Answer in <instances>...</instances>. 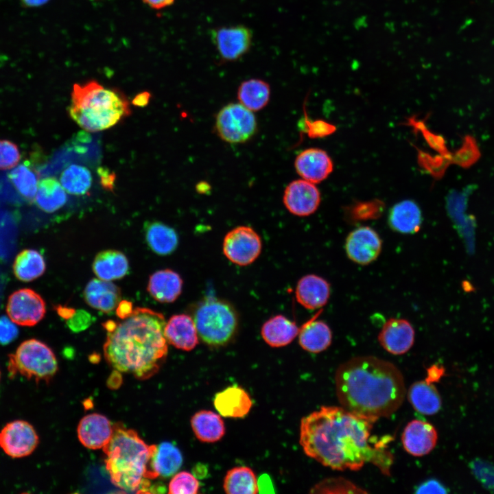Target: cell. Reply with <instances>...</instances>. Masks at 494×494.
<instances>
[{
    "mask_svg": "<svg viewBox=\"0 0 494 494\" xmlns=\"http://www.w3.org/2000/svg\"><path fill=\"white\" fill-rule=\"evenodd\" d=\"M445 372L443 367L438 365H433L427 370L426 380L430 383L438 381Z\"/></svg>",
    "mask_w": 494,
    "mask_h": 494,
    "instance_id": "49",
    "label": "cell"
},
{
    "mask_svg": "<svg viewBox=\"0 0 494 494\" xmlns=\"http://www.w3.org/2000/svg\"><path fill=\"white\" fill-rule=\"evenodd\" d=\"M128 267L126 255L115 250L99 252L93 263V270L96 276L100 279L109 281L124 277Z\"/></svg>",
    "mask_w": 494,
    "mask_h": 494,
    "instance_id": "28",
    "label": "cell"
},
{
    "mask_svg": "<svg viewBox=\"0 0 494 494\" xmlns=\"http://www.w3.org/2000/svg\"><path fill=\"white\" fill-rule=\"evenodd\" d=\"M329 282L316 274H307L298 282L295 294L299 304L307 309L314 310L327 304L330 296Z\"/></svg>",
    "mask_w": 494,
    "mask_h": 494,
    "instance_id": "19",
    "label": "cell"
},
{
    "mask_svg": "<svg viewBox=\"0 0 494 494\" xmlns=\"http://www.w3.org/2000/svg\"><path fill=\"white\" fill-rule=\"evenodd\" d=\"M344 248L350 260L359 265L366 266L375 261L379 256L382 240L373 228L360 226L349 233Z\"/></svg>",
    "mask_w": 494,
    "mask_h": 494,
    "instance_id": "13",
    "label": "cell"
},
{
    "mask_svg": "<svg viewBox=\"0 0 494 494\" xmlns=\"http://www.w3.org/2000/svg\"><path fill=\"white\" fill-rule=\"evenodd\" d=\"M283 201L292 214L304 217L313 214L320 203V193L314 183L304 179L295 180L286 187Z\"/></svg>",
    "mask_w": 494,
    "mask_h": 494,
    "instance_id": "14",
    "label": "cell"
},
{
    "mask_svg": "<svg viewBox=\"0 0 494 494\" xmlns=\"http://www.w3.org/2000/svg\"><path fill=\"white\" fill-rule=\"evenodd\" d=\"M133 311L132 304L128 301H119L117 306L116 314L121 320L129 316Z\"/></svg>",
    "mask_w": 494,
    "mask_h": 494,
    "instance_id": "48",
    "label": "cell"
},
{
    "mask_svg": "<svg viewBox=\"0 0 494 494\" xmlns=\"http://www.w3.org/2000/svg\"><path fill=\"white\" fill-rule=\"evenodd\" d=\"M213 404L222 416L243 418L250 412L252 402L244 388L232 386L216 393Z\"/></svg>",
    "mask_w": 494,
    "mask_h": 494,
    "instance_id": "21",
    "label": "cell"
},
{
    "mask_svg": "<svg viewBox=\"0 0 494 494\" xmlns=\"http://www.w3.org/2000/svg\"><path fill=\"white\" fill-rule=\"evenodd\" d=\"M446 488L436 480H430L419 485L416 493H446Z\"/></svg>",
    "mask_w": 494,
    "mask_h": 494,
    "instance_id": "46",
    "label": "cell"
},
{
    "mask_svg": "<svg viewBox=\"0 0 494 494\" xmlns=\"http://www.w3.org/2000/svg\"><path fill=\"white\" fill-rule=\"evenodd\" d=\"M474 475L484 486L494 491V467L489 463L476 460L471 462Z\"/></svg>",
    "mask_w": 494,
    "mask_h": 494,
    "instance_id": "42",
    "label": "cell"
},
{
    "mask_svg": "<svg viewBox=\"0 0 494 494\" xmlns=\"http://www.w3.org/2000/svg\"><path fill=\"white\" fill-rule=\"evenodd\" d=\"M102 449L106 469L116 486L128 492H149L150 480L157 478L151 467L156 445H148L134 430L116 424Z\"/></svg>",
    "mask_w": 494,
    "mask_h": 494,
    "instance_id": "4",
    "label": "cell"
},
{
    "mask_svg": "<svg viewBox=\"0 0 494 494\" xmlns=\"http://www.w3.org/2000/svg\"><path fill=\"white\" fill-rule=\"evenodd\" d=\"M414 336V329L408 320L392 318L384 324L378 335V341L387 352L399 355L411 349Z\"/></svg>",
    "mask_w": 494,
    "mask_h": 494,
    "instance_id": "15",
    "label": "cell"
},
{
    "mask_svg": "<svg viewBox=\"0 0 494 494\" xmlns=\"http://www.w3.org/2000/svg\"><path fill=\"white\" fill-rule=\"evenodd\" d=\"M300 329L295 322L283 315H277L263 325L261 333L268 345L281 347L290 344L298 335Z\"/></svg>",
    "mask_w": 494,
    "mask_h": 494,
    "instance_id": "26",
    "label": "cell"
},
{
    "mask_svg": "<svg viewBox=\"0 0 494 494\" xmlns=\"http://www.w3.org/2000/svg\"><path fill=\"white\" fill-rule=\"evenodd\" d=\"M294 167L303 179L312 183L325 180L333 171V162L328 154L319 148H309L296 158Z\"/></svg>",
    "mask_w": 494,
    "mask_h": 494,
    "instance_id": "17",
    "label": "cell"
},
{
    "mask_svg": "<svg viewBox=\"0 0 494 494\" xmlns=\"http://www.w3.org/2000/svg\"><path fill=\"white\" fill-rule=\"evenodd\" d=\"M78 437L86 448H103L110 440L113 425L105 416L98 413L89 414L81 419L78 425Z\"/></svg>",
    "mask_w": 494,
    "mask_h": 494,
    "instance_id": "18",
    "label": "cell"
},
{
    "mask_svg": "<svg viewBox=\"0 0 494 494\" xmlns=\"http://www.w3.org/2000/svg\"><path fill=\"white\" fill-rule=\"evenodd\" d=\"M26 7H37L46 3L49 0H20Z\"/></svg>",
    "mask_w": 494,
    "mask_h": 494,
    "instance_id": "53",
    "label": "cell"
},
{
    "mask_svg": "<svg viewBox=\"0 0 494 494\" xmlns=\"http://www.w3.org/2000/svg\"><path fill=\"white\" fill-rule=\"evenodd\" d=\"M438 434L435 427L428 422L412 420L403 430L401 441L405 450L413 456H423L435 447Z\"/></svg>",
    "mask_w": 494,
    "mask_h": 494,
    "instance_id": "16",
    "label": "cell"
},
{
    "mask_svg": "<svg viewBox=\"0 0 494 494\" xmlns=\"http://www.w3.org/2000/svg\"><path fill=\"white\" fill-rule=\"evenodd\" d=\"M384 208V202L378 200L356 202L349 209V217L354 221L377 219L382 214Z\"/></svg>",
    "mask_w": 494,
    "mask_h": 494,
    "instance_id": "39",
    "label": "cell"
},
{
    "mask_svg": "<svg viewBox=\"0 0 494 494\" xmlns=\"http://www.w3.org/2000/svg\"><path fill=\"white\" fill-rule=\"evenodd\" d=\"M200 484L196 478L188 471L176 473L170 480L168 493L171 494H196Z\"/></svg>",
    "mask_w": 494,
    "mask_h": 494,
    "instance_id": "40",
    "label": "cell"
},
{
    "mask_svg": "<svg viewBox=\"0 0 494 494\" xmlns=\"http://www.w3.org/2000/svg\"><path fill=\"white\" fill-rule=\"evenodd\" d=\"M408 399L416 411L425 415H433L441 408V398L437 389L426 379L410 386Z\"/></svg>",
    "mask_w": 494,
    "mask_h": 494,
    "instance_id": "27",
    "label": "cell"
},
{
    "mask_svg": "<svg viewBox=\"0 0 494 494\" xmlns=\"http://www.w3.org/2000/svg\"><path fill=\"white\" fill-rule=\"evenodd\" d=\"M45 261L42 255L34 249H25L16 257L13 272L20 281L30 282L40 277L45 271Z\"/></svg>",
    "mask_w": 494,
    "mask_h": 494,
    "instance_id": "34",
    "label": "cell"
},
{
    "mask_svg": "<svg viewBox=\"0 0 494 494\" xmlns=\"http://www.w3.org/2000/svg\"><path fill=\"white\" fill-rule=\"evenodd\" d=\"M164 316L149 308L137 307L119 322L108 320L104 344L106 361L117 370L139 379L152 377L167 354Z\"/></svg>",
    "mask_w": 494,
    "mask_h": 494,
    "instance_id": "3",
    "label": "cell"
},
{
    "mask_svg": "<svg viewBox=\"0 0 494 494\" xmlns=\"http://www.w3.org/2000/svg\"><path fill=\"white\" fill-rule=\"evenodd\" d=\"M270 97V85L260 79L245 80L238 87L237 98L239 103L252 112L263 108L268 104Z\"/></svg>",
    "mask_w": 494,
    "mask_h": 494,
    "instance_id": "33",
    "label": "cell"
},
{
    "mask_svg": "<svg viewBox=\"0 0 494 494\" xmlns=\"http://www.w3.org/2000/svg\"><path fill=\"white\" fill-rule=\"evenodd\" d=\"M19 335L15 323L6 316L0 317V344L6 345L13 342Z\"/></svg>",
    "mask_w": 494,
    "mask_h": 494,
    "instance_id": "43",
    "label": "cell"
},
{
    "mask_svg": "<svg viewBox=\"0 0 494 494\" xmlns=\"http://www.w3.org/2000/svg\"><path fill=\"white\" fill-rule=\"evenodd\" d=\"M311 493H366L367 491L362 489L351 481L343 478H332L323 480L315 485Z\"/></svg>",
    "mask_w": 494,
    "mask_h": 494,
    "instance_id": "38",
    "label": "cell"
},
{
    "mask_svg": "<svg viewBox=\"0 0 494 494\" xmlns=\"http://www.w3.org/2000/svg\"><path fill=\"white\" fill-rule=\"evenodd\" d=\"M145 233L148 246L158 255H169L178 246V237L176 232L162 222H148L145 225Z\"/></svg>",
    "mask_w": 494,
    "mask_h": 494,
    "instance_id": "31",
    "label": "cell"
},
{
    "mask_svg": "<svg viewBox=\"0 0 494 494\" xmlns=\"http://www.w3.org/2000/svg\"><path fill=\"white\" fill-rule=\"evenodd\" d=\"M223 488L228 494H256L259 492L254 471L248 467H236L228 470Z\"/></svg>",
    "mask_w": 494,
    "mask_h": 494,
    "instance_id": "35",
    "label": "cell"
},
{
    "mask_svg": "<svg viewBox=\"0 0 494 494\" xmlns=\"http://www.w3.org/2000/svg\"><path fill=\"white\" fill-rule=\"evenodd\" d=\"M308 134L311 137H322L330 134L333 130V127L325 121L317 120L307 124Z\"/></svg>",
    "mask_w": 494,
    "mask_h": 494,
    "instance_id": "45",
    "label": "cell"
},
{
    "mask_svg": "<svg viewBox=\"0 0 494 494\" xmlns=\"http://www.w3.org/2000/svg\"><path fill=\"white\" fill-rule=\"evenodd\" d=\"M182 287L183 280L180 275L170 269H165L150 276L148 291L158 302L172 303L179 296Z\"/></svg>",
    "mask_w": 494,
    "mask_h": 494,
    "instance_id": "24",
    "label": "cell"
},
{
    "mask_svg": "<svg viewBox=\"0 0 494 494\" xmlns=\"http://www.w3.org/2000/svg\"><path fill=\"white\" fill-rule=\"evenodd\" d=\"M256 118L252 111L240 103L224 106L217 114L215 130L224 141L241 143L248 141L256 132Z\"/></svg>",
    "mask_w": 494,
    "mask_h": 494,
    "instance_id": "8",
    "label": "cell"
},
{
    "mask_svg": "<svg viewBox=\"0 0 494 494\" xmlns=\"http://www.w3.org/2000/svg\"><path fill=\"white\" fill-rule=\"evenodd\" d=\"M422 213L414 201L405 200L394 204L390 209L388 222L390 228L401 234H414L421 226Z\"/></svg>",
    "mask_w": 494,
    "mask_h": 494,
    "instance_id": "22",
    "label": "cell"
},
{
    "mask_svg": "<svg viewBox=\"0 0 494 494\" xmlns=\"http://www.w3.org/2000/svg\"><path fill=\"white\" fill-rule=\"evenodd\" d=\"M97 172L100 177L102 185L106 189L112 190L114 187L115 175L111 173L109 169L103 167L98 168Z\"/></svg>",
    "mask_w": 494,
    "mask_h": 494,
    "instance_id": "47",
    "label": "cell"
},
{
    "mask_svg": "<svg viewBox=\"0 0 494 494\" xmlns=\"http://www.w3.org/2000/svg\"><path fill=\"white\" fill-rule=\"evenodd\" d=\"M84 296L86 302L93 308L109 313L119 304L121 291L109 281L93 279L85 287Z\"/></svg>",
    "mask_w": 494,
    "mask_h": 494,
    "instance_id": "23",
    "label": "cell"
},
{
    "mask_svg": "<svg viewBox=\"0 0 494 494\" xmlns=\"http://www.w3.org/2000/svg\"><path fill=\"white\" fill-rule=\"evenodd\" d=\"M193 320L202 340L214 346L227 344L238 327V317L233 306L213 296H208L198 304Z\"/></svg>",
    "mask_w": 494,
    "mask_h": 494,
    "instance_id": "6",
    "label": "cell"
},
{
    "mask_svg": "<svg viewBox=\"0 0 494 494\" xmlns=\"http://www.w3.org/2000/svg\"><path fill=\"white\" fill-rule=\"evenodd\" d=\"M6 312L15 324L32 327L45 316V302L34 290L30 288L20 289L9 296Z\"/></svg>",
    "mask_w": 494,
    "mask_h": 494,
    "instance_id": "11",
    "label": "cell"
},
{
    "mask_svg": "<svg viewBox=\"0 0 494 494\" xmlns=\"http://www.w3.org/2000/svg\"><path fill=\"white\" fill-rule=\"evenodd\" d=\"M321 311L314 318L303 324L300 329L298 342L305 351L318 353L326 350L332 341V331L322 320H316Z\"/></svg>",
    "mask_w": 494,
    "mask_h": 494,
    "instance_id": "25",
    "label": "cell"
},
{
    "mask_svg": "<svg viewBox=\"0 0 494 494\" xmlns=\"http://www.w3.org/2000/svg\"><path fill=\"white\" fill-rule=\"evenodd\" d=\"M164 335L169 343L186 351L193 349L198 343L195 322L187 314L172 316L165 324Z\"/></svg>",
    "mask_w": 494,
    "mask_h": 494,
    "instance_id": "20",
    "label": "cell"
},
{
    "mask_svg": "<svg viewBox=\"0 0 494 494\" xmlns=\"http://www.w3.org/2000/svg\"><path fill=\"white\" fill-rule=\"evenodd\" d=\"M183 464V456L179 449L169 442H163L156 446L151 460V467L156 477L168 478L178 471Z\"/></svg>",
    "mask_w": 494,
    "mask_h": 494,
    "instance_id": "32",
    "label": "cell"
},
{
    "mask_svg": "<svg viewBox=\"0 0 494 494\" xmlns=\"http://www.w3.org/2000/svg\"><path fill=\"white\" fill-rule=\"evenodd\" d=\"M92 174L85 166L72 164L61 173L60 182L69 194L83 196L88 193L92 185Z\"/></svg>",
    "mask_w": 494,
    "mask_h": 494,
    "instance_id": "36",
    "label": "cell"
},
{
    "mask_svg": "<svg viewBox=\"0 0 494 494\" xmlns=\"http://www.w3.org/2000/svg\"><path fill=\"white\" fill-rule=\"evenodd\" d=\"M335 386L342 408L376 421L394 414L406 394L399 369L375 356L355 357L340 364Z\"/></svg>",
    "mask_w": 494,
    "mask_h": 494,
    "instance_id": "2",
    "label": "cell"
},
{
    "mask_svg": "<svg viewBox=\"0 0 494 494\" xmlns=\"http://www.w3.org/2000/svg\"><path fill=\"white\" fill-rule=\"evenodd\" d=\"M93 318L84 310L75 311L74 314L67 319L68 327L73 331L78 332L86 329L91 323Z\"/></svg>",
    "mask_w": 494,
    "mask_h": 494,
    "instance_id": "44",
    "label": "cell"
},
{
    "mask_svg": "<svg viewBox=\"0 0 494 494\" xmlns=\"http://www.w3.org/2000/svg\"><path fill=\"white\" fill-rule=\"evenodd\" d=\"M39 442L34 427L23 420H15L7 423L0 431V448L13 458L30 455Z\"/></svg>",
    "mask_w": 494,
    "mask_h": 494,
    "instance_id": "12",
    "label": "cell"
},
{
    "mask_svg": "<svg viewBox=\"0 0 494 494\" xmlns=\"http://www.w3.org/2000/svg\"><path fill=\"white\" fill-rule=\"evenodd\" d=\"M9 376H21L36 382L48 383L56 374V357L50 347L40 340L32 338L23 341L8 360Z\"/></svg>",
    "mask_w": 494,
    "mask_h": 494,
    "instance_id": "7",
    "label": "cell"
},
{
    "mask_svg": "<svg viewBox=\"0 0 494 494\" xmlns=\"http://www.w3.org/2000/svg\"><path fill=\"white\" fill-rule=\"evenodd\" d=\"M222 247L228 259L244 266L252 263L259 257L262 245L259 235L254 229L239 226L225 235Z\"/></svg>",
    "mask_w": 494,
    "mask_h": 494,
    "instance_id": "10",
    "label": "cell"
},
{
    "mask_svg": "<svg viewBox=\"0 0 494 494\" xmlns=\"http://www.w3.org/2000/svg\"><path fill=\"white\" fill-rule=\"evenodd\" d=\"M210 36L222 62L239 60L250 51L252 44V32L244 25L213 29Z\"/></svg>",
    "mask_w": 494,
    "mask_h": 494,
    "instance_id": "9",
    "label": "cell"
},
{
    "mask_svg": "<svg viewBox=\"0 0 494 494\" xmlns=\"http://www.w3.org/2000/svg\"><path fill=\"white\" fill-rule=\"evenodd\" d=\"M192 430L196 438L204 443H214L225 434L224 421L220 416L211 410H200L191 419Z\"/></svg>",
    "mask_w": 494,
    "mask_h": 494,
    "instance_id": "30",
    "label": "cell"
},
{
    "mask_svg": "<svg viewBox=\"0 0 494 494\" xmlns=\"http://www.w3.org/2000/svg\"><path fill=\"white\" fill-rule=\"evenodd\" d=\"M16 191L26 200L34 202L39 183L37 172L27 163L19 164L8 175Z\"/></svg>",
    "mask_w": 494,
    "mask_h": 494,
    "instance_id": "37",
    "label": "cell"
},
{
    "mask_svg": "<svg viewBox=\"0 0 494 494\" xmlns=\"http://www.w3.org/2000/svg\"><path fill=\"white\" fill-rule=\"evenodd\" d=\"M21 159L19 146L8 139H0V170L12 169Z\"/></svg>",
    "mask_w": 494,
    "mask_h": 494,
    "instance_id": "41",
    "label": "cell"
},
{
    "mask_svg": "<svg viewBox=\"0 0 494 494\" xmlns=\"http://www.w3.org/2000/svg\"><path fill=\"white\" fill-rule=\"evenodd\" d=\"M0 378H1V372H0Z\"/></svg>",
    "mask_w": 494,
    "mask_h": 494,
    "instance_id": "54",
    "label": "cell"
},
{
    "mask_svg": "<svg viewBox=\"0 0 494 494\" xmlns=\"http://www.w3.org/2000/svg\"><path fill=\"white\" fill-rule=\"evenodd\" d=\"M67 201V192L56 178L49 176L39 180L34 199L36 206L46 213H54Z\"/></svg>",
    "mask_w": 494,
    "mask_h": 494,
    "instance_id": "29",
    "label": "cell"
},
{
    "mask_svg": "<svg viewBox=\"0 0 494 494\" xmlns=\"http://www.w3.org/2000/svg\"><path fill=\"white\" fill-rule=\"evenodd\" d=\"M56 311L60 317L67 320L70 318L75 311L73 308L65 307L60 305L56 307Z\"/></svg>",
    "mask_w": 494,
    "mask_h": 494,
    "instance_id": "52",
    "label": "cell"
},
{
    "mask_svg": "<svg viewBox=\"0 0 494 494\" xmlns=\"http://www.w3.org/2000/svg\"><path fill=\"white\" fill-rule=\"evenodd\" d=\"M144 3L148 4L152 8L161 9L171 5L174 0H143Z\"/></svg>",
    "mask_w": 494,
    "mask_h": 494,
    "instance_id": "50",
    "label": "cell"
},
{
    "mask_svg": "<svg viewBox=\"0 0 494 494\" xmlns=\"http://www.w3.org/2000/svg\"><path fill=\"white\" fill-rule=\"evenodd\" d=\"M376 421L342 407L322 406L301 419L299 442L307 456L332 469L357 471L370 462L389 475L390 438L370 436Z\"/></svg>",
    "mask_w": 494,
    "mask_h": 494,
    "instance_id": "1",
    "label": "cell"
},
{
    "mask_svg": "<svg viewBox=\"0 0 494 494\" xmlns=\"http://www.w3.org/2000/svg\"><path fill=\"white\" fill-rule=\"evenodd\" d=\"M150 95L149 93L144 92L139 93L132 100V104L137 106H146L150 100Z\"/></svg>",
    "mask_w": 494,
    "mask_h": 494,
    "instance_id": "51",
    "label": "cell"
},
{
    "mask_svg": "<svg viewBox=\"0 0 494 494\" xmlns=\"http://www.w3.org/2000/svg\"><path fill=\"white\" fill-rule=\"evenodd\" d=\"M68 111L71 119L89 132L111 128L131 113L123 94L94 80L73 85Z\"/></svg>",
    "mask_w": 494,
    "mask_h": 494,
    "instance_id": "5",
    "label": "cell"
}]
</instances>
